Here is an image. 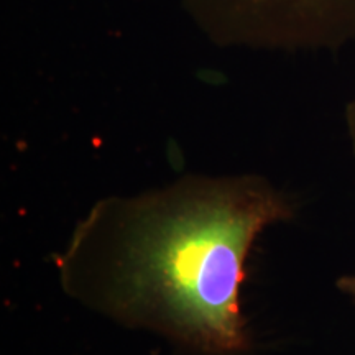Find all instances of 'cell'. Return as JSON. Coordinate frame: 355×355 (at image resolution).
Listing matches in <instances>:
<instances>
[{"mask_svg": "<svg viewBox=\"0 0 355 355\" xmlns=\"http://www.w3.org/2000/svg\"><path fill=\"white\" fill-rule=\"evenodd\" d=\"M293 214L285 194L259 176L184 178L102 199L61 255V285L123 326L204 355L241 354L248 252L261 230Z\"/></svg>", "mask_w": 355, "mask_h": 355, "instance_id": "cell-1", "label": "cell"}, {"mask_svg": "<svg viewBox=\"0 0 355 355\" xmlns=\"http://www.w3.org/2000/svg\"><path fill=\"white\" fill-rule=\"evenodd\" d=\"M219 46L272 51L339 50L355 40V0H181Z\"/></svg>", "mask_w": 355, "mask_h": 355, "instance_id": "cell-2", "label": "cell"}, {"mask_svg": "<svg viewBox=\"0 0 355 355\" xmlns=\"http://www.w3.org/2000/svg\"><path fill=\"white\" fill-rule=\"evenodd\" d=\"M345 125H347L349 140L355 157V94L347 104V109H345Z\"/></svg>", "mask_w": 355, "mask_h": 355, "instance_id": "cell-3", "label": "cell"}, {"mask_svg": "<svg viewBox=\"0 0 355 355\" xmlns=\"http://www.w3.org/2000/svg\"><path fill=\"white\" fill-rule=\"evenodd\" d=\"M337 288L355 301V275H349V277L337 279Z\"/></svg>", "mask_w": 355, "mask_h": 355, "instance_id": "cell-4", "label": "cell"}]
</instances>
